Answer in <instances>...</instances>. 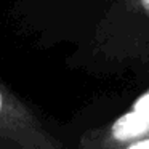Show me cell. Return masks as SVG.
Here are the masks:
<instances>
[{
    "label": "cell",
    "mask_w": 149,
    "mask_h": 149,
    "mask_svg": "<svg viewBox=\"0 0 149 149\" xmlns=\"http://www.w3.org/2000/svg\"><path fill=\"white\" fill-rule=\"evenodd\" d=\"M34 127L36 122L29 116V112L0 87V130H5L10 135L13 133L24 135Z\"/></svg>",
    "instance_id": "1"
},
{
    "label": "cell",
    "mask_w": 149,
    "mask_h": 149,
    "mask_svg": "<svg viewBox=\"0 0 149 149\" xmlns=\"http://www.w3.org/2000/svg\"><path fill=\"white\" fill-rule=\"evenodd\" d=\"M146 132H149V117L136 112L135 109L117 119V122L111 128V135L117 141H127V139L141 136Z\"/></svg>",
    "instance_id": "2"
},
{
    "label": "cell",
    "mask_w": 149,
    "mask_h": 149,
    "mask_svg": "<svg viewBox=\"0 0 149 149\" xmlns=\"http://www.w3.org/2000/svg\"><path fill=\"white\" fill-rule=\"evenodd\" d=\"M125 149H149V138L141 139V141L135 143V144L128 146V148H125Z\"/></svg>",
    "instance_id": "3"
},
{
    "label": "cell",
    "mask_w": 149,
    "mask_h": 149,
    "mask_svg": "<svg viewBox=\"0 0 149 149\" xmlns=\"http://www.w3.org/2000/svg\"><path fill=\"white\" fill-rule=\"evenodd\" d=\"M141 5L146 11H149V0H141Z\"/></svg>",
    "instance_id": "4"
}]
</instances>
